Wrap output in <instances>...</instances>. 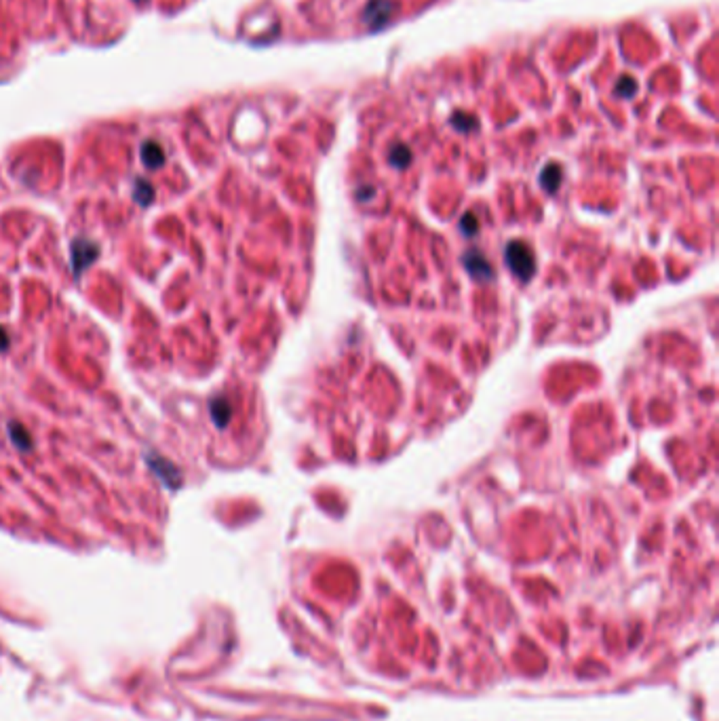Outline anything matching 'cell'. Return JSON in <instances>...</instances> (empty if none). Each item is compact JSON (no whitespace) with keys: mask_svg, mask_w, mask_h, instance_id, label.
Returning a JSON list of instances; mask_svg holds the SVG:
<instances>
[{"mask_svg":"<svg viewBox=\"0 0 719 721\" xmlns=\"http://www.w3.org/2000/svg\"><path fill=\"white\" fill-rule=\"evenodd\" d=\"M99 255V247L93 245L91 241H74L72 243V270L78 277L87 266H91Z\"/></svg>","mask_w":719,"mask_h":721,"instance_id":"obj_1","label":"cell"},{"mask_svg":"<svg viewBox=\"0 0 719 721\" xmlns=\"http://www.w3.org/2000/svg\"><path fill=\"white\" fill-rule=\"evenodd\" d=\"M148 466L165 481V485H169V488H180L182 475H180V470H177L171 462H167L165 458H160V456H156V453H148Z\"/></svg>","mask_w":719,"mask_h":721,"instance_id":"obj_2","label":"cell"},{"mask_svg":"<svg viewBox=\"0 0 719 721\" xmlns=\"http://www.w3.org/2000/svg\"><path fill=\"white\" fill-rule=\"evenodd\" d=\"M212 416H214V420H216V424L219 429L226 426L228 420H230V403H228L226 399H216V401H212Z\"/></svg>","mask_w":719,"mask_h":721,"instance_id":"obj_3","label":"cell"},{"mask_svg":"<svg viewBox=\"0 0 719 721\" xmlns=\"http://www.w3.org/2000/svg\"><path fill=\"white\" fill-rule=\"evenodd\" d=\"M11 439H13V443H15L17 447H21V449H30V445H32L30 434L26 433L23 426H17V424H11Z\"/></svg>","mask_w":719,"mask_h":721,"instance_id":"obj_4","label":"cell"},{"mask_svg":"<svg viewBox=\"0 0 719 721\" xmlns=\"http://www.w3.org/2000/svg\"><path fill=\"white\" fill-rule=\"evenodd\" d=\"M144 160L146 165H150V167H158L163 163V154H160V150L156 145H154V150L152 148H144Z\"/></svg>","mask_w":719,"mask_h":721,"instance_id":"obj_5","label":"cell"},{"mask_svg":"<svg viewBox=\"0 0 719 721\" xmlns=\"http://www.w3.org/2000/svg\"><path fill=\"white\" fill-rule=\"evenodd\" d=\"M136 190H140V194H136V199L140 197V203H142V205H148V203L152 201V188H150L146 182H138Z\"/></svg>","mask_w":719,"mask_h":721,"instance_id":"obj_6","label":"cell"},{"mask_svg":"<svg viewBox=\"0 0 719 721\" xmlns=\"http://www.w3.org/2000/svg\"><path fill=\"white\" fill-rule=\"evenodd\" d=\"M4 348H9V336H6V331L0 327V351H4Z\"/></svg>","mask_w":719,"mask_h":721,"instance_id":"obj_7","label":"cell"}]
</instances>
